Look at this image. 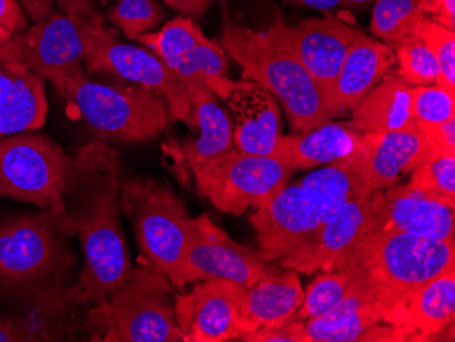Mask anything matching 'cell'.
Returning <instances> with one entry per match:
<instances>
[{
  "mask_svg": "<svg viewBox=\"0 0 455 342\" xmlns=\"http://www.w3.org/2000/svg\"><path fill=\"white\" fill-rule=\"evenodd\" d=\"M411 86L388 71L382 81L350 112V126L363 134L398 131L416 123L411 112Z\"/></svg>",
  "mask_w": 455,
  "mask_h": 342,
  "instance_id": "4316f807",
  "label": "cell"
},
{
  "mask_svg": "<svg viewBox=\"0 0 455 342\" xmlns=\"http://www.w3.org/2000/svg\"><path fill=\"white\" fill-rule=\"evenodd\" d=\"M190 171L199 195L232 216L270 203L293 172L272 155H251L235 147L202 161Z\"/></svg>",
  "mask_w": 455,
  "mask_h": 342,
  "instance_id": "30bf717a",
  "label": "cell"
},
{
  "mask_svg": "<svg viewBox=\"0 0 455 342\" xmlns=\"http://www.w3.org/2000/svg\"><path fill=\"white\" fill-rule=\"evenodd\" d=\"M120 203L147 264L167 275L173 290H180L186 231L191 219L183 201L170 186L145 178L120 185Z\"/></svg>",
  "mask_w": 455,
  "mask_h": 342,
  "instance_id": "ba28073f",
  "label": "cell"
},
{
  "mask_svg": "<svg viewBox=\"0 0 455 342\" xmlns=\"http://www.w3.org/2000/svg\"><path fill=\"white\" fill-rule=\"evenodd\" d=\"M395 65V51L364 33H357L337 78L330 120L350 115Z\"/></svg>",
  "mask_w": 455,
  "mask_h": 342,
  "instance_id": "603a6c76",
  "label": "cell"
},
{
  "mask_svg": "<svg viewBox=\"0 0 455 342\" xmlns=\"http://www.w3.org/2000/svg\"><path fill=\"white\" fill-rule=\"evenodd\" d=\"M364 150V134L350 123L326 122L304 134L280 135L272 157L292 171L331 164Z\"/></svg>",
  "mask_w": 455,
  "mask_h": 342,
  "instance_id": "cb8c5ba5",
  "label": "cell"
},
{
  "mask_svg": "<svg viewBox=\"0 0 455 342\" xmlns=\"http://www.w3.org/2000/svg\"><path fill=\"white\" fill-rule=\"evenodd\" d=\"M12 36L14 33L10 32L4 25H0V51L4 50V45L12 40Z\"/></svg>",
  "mask_w": 455,
  "mask_h": 342,
  "instance_id": "f6af8a7d",
  "label": "cell"
},
{
  "mask_svg": "<svg viewBox=\"0 0 455 342\" xmlns=\"http://www.w3.org/2000/svg\"><path fill=\"white\" fill-rule=\"evenodd\" d=\"M85 51V25L55 12L27 32L14 33L0 51V63H18L50 81L60 71L84 65Z\"/></svg>",
  "mask_w": 455,
  "mask_h": 342,
  "instance_id": "5bb4252c",
  "label": "cell"
},
{
  "mask_svg": "<svg viewBox=\"0 0 455 342\" xmlns=\"http://www.w3.org/2000/svg\"><path fill=\"white\" fill-rule=\"evenodd\" d=\"M411 117L418 124H438L455 116V91L435 85L415 86L411 94Z\"/></svg>",
  "mask_w": 455,
  "mask_h": 342,
  "instance_id": "836d02e7",
  "label": "cell"
},
{
  "mask_svg": "<svg viewBox=\"0 0 455 342\" xmlns=\"http://www.w3.org/2000/svg\"><path fill=\"white\" fill-rule=\"evenodd\" d=\"M250 342H308V338L304 330V322L293 321L283 328L259 334Z\"/></svg>",
  "mask_w": 455,
  "mask_h": 342,
  "instance_id": "f35d334b",
  "label": "cell"
},
{
  "mask_svg": "<svg viewBox=\"0 0 455 342\" xmlns=\"http://www.w3.org/2000/svg\"><path fill=\"white\" fill-rule=\"evenodd\" d=\"M383 191H372L337 206L295 249L275 260L304 274L339 269L360 242L380 228Z\"/></svg>",
  "mask_w": 455,
  "mask_h": 342,
  "instance_id": "7c38bea8",
  "label": "cell"
},
{
  "mask_svg": "<svg viewBox=\"0 0 455 342\" xmlns=\"http://www.w3.org/2000/svg\"><path fill=\"white\" fill-rule=\"evenodd\" d=\"M222 18L220 45L242 68L243 79L257 83L280 99L289 123L298 134L330 120L329 107L318 84L286 42L277 17L266 30H252Z\"/></svg>",
  "mask_w": 455,
  "mask_h": 342,
  "instance_id": "277c9868",
  "label": "cell"
},
{
  "mask_svg": "<svg viewBox=\"0 0 455 342\" xmlns=\"http://www.w3.org/2000/svg\"><path fill=\"white\" fill-rule=\"evenodd\" d=\"M76 235L66 209L50 208L0 221V303L30 342L68 341L74 330L68 277Z\"/></svg>",
  "mask_w": 455,
  "mask_h": 342,
  "instance_id": "6da1fadb",
  "label": "cell"
},
{
  "mask_svg": "<svg viewBox=\"0 0 455 342\" xmlns=\"http://www.w3.org/2000/svg\"><path fill=\"white\" fill-rule=\"evenodd\" d=\"M427 17L421 0H375L370 29L393 50L405 38L419 36Z\"/></svg>",
  "mask_w": 455,
  "mask_h": 342,
  "instance_id": "83f0119b",
  "label": "cell"
},
{
  "mask_svg": "<svg viewBox=\"0 0 455 342\" xmlns=\"http://www.w3.org/2000/svg\"><path fill=\"white\" fill-rule=\"evenodd\" d=\"M193 284L188 292L173 296L176 323L184 342L239 341L236 316L243 287L225 278Z\"/></svg>",
  "mask_w": 455,
  "mask_h": 342,
  "instance_id": "2e32d148",
  "label": "cell"
},
{
  "mask_svg": "<svg viewBox=\"0 0 455 342\" xmlns=\"http://www.w3.org/2000/svg\"><path fill=\"white\" fill-rule=\"evenodd\" d=\"M370 2H375V0H341V4H349V6H360Z\"/></svg>",
  "mask_w": 455,
  "mask_h": 342,
  "instance_id": "7dc6e473",
  "label": "cell"
},
{
  "mask_svg": "<svg viewBox=\"0 0 455 342\" xmlns=\"http://www.w3.org/2000/svg\"><path fill=\"white\" fill-rule=\"evenodd\" d=\"M107 2H108V0H93L94 4H101V6H102V4H106Z\"/></svg>",
  "mask_w": 455,
  "mask_h": 342,
  "instance_id": "c3c4849f",
  "label": "cell"
},
{
  "mask_svg": "<svg viewBox=\"0 0 455 342\" xmlns=\"http://www.w3.org/2000/svg\"><path fill=\"white\" fill-rule=\"evenodd\" d=\"M164 4H168L171 9L191 20H198L204 12L216 2V0H163Z\"/></svg>",
  "mask_w": 455,
  "mask_h": 342,
  "instance_id": "ab89813d",
  "label": "cell"
},
{
  "mask_svg": "<svg viewBox=\"0 0 455 342\" xmlns=\"http://www.w3.org/2000/svg\"><path fill=\"white\" fill-rule=\"evenodd\" d=\"M304 330L308 342H386L390 333L377 301L357 278L337 307L304 322Z\"/></svg>",
  "mask_w": 455,
  "mask_h": 342,
  "instance_id": "7402d4cb",
  "label": "cell"
},
{
  "mask_svg": "<svg viewBox=\"0 0 455 342\" xmlns=\"http://www.w3.org/2000/svg\"><path fill=\"white\" fill-rule=\"evenodd\" d=\"M288 2L319 10H330L341 4V0H288Z\"/></svg>",
  "mask_w": 455,
  "mask_h": 342,
  "instance_id": "ee69618b",
  "label": "cell"
},
{
  "mask_svg": "<svg viewBox=\"0 0 455 342\" xmlns=\"http://www.w3.org/2000/svg\"><path fill=\"white\" fill-rule=\"evenodd\" d=\"M454 208L411 186L383 191L380 228L426 239L454 240Z\"/></svg>",
  "mask_w": 455,
  "mask_h": 342,
  "instance_id": "44dd1931",
  "label": "cell"
},
{
  "mask_svg": "<svg viewBox=\"0 0 455 342\" xmlns=\"http://www.w3.org/2000/svg\"><path fill=\"white\" fill-rule=\"evenodd\" d=\"M455 265L413 290L383 314L386 325L400 329L405 341H434L454 323Z\"/></svg>",
  "mask_w": 455,
  "mask_h": 342,
  "instance_id": "d6986e66",
  "label": "cell"
},
{
  "mask_svg": "<svg viewBox=\"0 0 455 342\" xmlns=\"http://www.w3.org/2000/svg\"><path fill=\"white\" fill-rule=\"evenodd\" d=\"M186 88L199 137L184 140L176 147V157L180 164L191 170L202 161L234 149V120L220 106L219 99L204 84V79L186 84Z\"/></svg>",
  "mask_w": 455,
  "mask_h": 342,
  "instance_id": "484cf974",
  "label": "cell"
},
{
  "mask_svg": "<svg viewBox=\"0 0 455 342\" xmlns=\"http://www.w3.org/2000/svg\"><path fill=\"white\" fill-rule=\"evenodd\" d=\"M204 84L234 114V147L251 155H272L281 135L275 97L257 83L204 76Z\"/></svg>",
  "mask_w": 455,
  "mask_h": 342,
  "instance_id": "9a60e30c",
  "label": "cell"
},
{
  "mask_svg": "<svg viewBox=\"0 0 455 342\" xmlns=\"http://www.w3.org/2000/svg\"><path fill=\"white\" fill-rule=\"evenodd\" d=\"M347 265L377 301L383 318L388 308L455 265V242L379 228L360 242Z\"/></svg>",
  "mask_w": 455,
  "mask_h": 342,
  "instance_id": "8992f818",
  "label": "cell"
},
{
  "mask_svg": "<svg viewBox=\"0 0 455 342\" xmlns=\"http://www.w3.org/2000/svg\"><path fill=\"white\" fill-rule=\"evenodd\" d=\"M73 155L40 130L0 138V198L44 209H65Z\"/></svg>",
  "mask_w": 455,
  "mask_h": 342,
  "instance_id": "9c48e42d",
  "label": "cell"
},
{
  "mask_svg": "<svg viewBox=\"0 0 455 342\" xmlns=\"http://www.w3.org/2000/svg\"><path fill=\"white\" fill-rule=\"evenodd\" d=\"M53 2L59 12L73 18L78 24L85 27L104 25V18L100 14L93 0H53Z\"/></svg>",
  "mask_w": 455,
  "mask_h": 342,
  "instance_id": "d590c367",
  "label": "cell"
},
{
  "mask_svg": "<svg viewBox=\"0 0 455 342\" xmlns=\"http://www.w3.org/2000/svg\"><path fill=\"white\" fill-rule=\"evenodd\" d=\"M303 298L299 273L275 265L257 284L243 288L236 316L239 341L250 342L296 321Z\"/></svg>",
  "mask_w": 455,
  "mask_h": 342,
  "instance_id": "ac0fdd59",
  "label": "cell"
},
{
  "mask_svg": "<svg viewBox=\"0 0 455 342\" xmlns=\"http://www.w3.org/2000/svg\"><path fill=\"white\" fill-rule=\"evenodd\" d=\"M429 18L441 27L455 32V0H439Z\"/></svg>",
  "mask_w": 455,
  "mask_h": 342,
  "instance_id": "7bdbcfd3",
  "label": "cell"
},
{
  "mask_svg": "<svg viewBox=\"0 0 455 342\" xmlns=\"http://www.w3.org/2000/svg\"><path fill=\"white\" fill-rule=\"evenodd\" d=\"M0 342H29V338L12 316L0 313Z\"/></svg>",
  "mask_w": 455,
  "mask_h": 342,
  "instance_id": "b9f144b4",
  "label": "cell"
},
{
  "mask_svg": "<svg viewBox=\"0 0 455 342\" xmlns=\"http://www.w3.org/2000/svg\"><path fill=\"white\" fill-rule=\"evenodd\" d=\"M273 266V262L235 242L208 214L188 219L180 290L196 281L208 278H225L240 287L250 288Z\"/></svg>",
  "mask_w": 455,
  "mask_h": 342,
  "instance_id": "4fadbf2b",
  "label": "cell"
},
{
  "mask_svg": "<svg viewBox=\"0 0 455 342\" xmlns=\"http://www.w3.org/2000/svg\"><path fill=\"white\" fill-rule=\"evenodd\" d=\"M119 153L97 140L73 153L63 201L85 262L68 290L74 308L93 306L126 281L132 265L120 224Z\"/></svg>",
  "mask_w": 455,
  "mask_h": 342,
  "instance_id": "7a4b0ae2",
  "label": "cell"
},
{
  "mask_svg": "<svg viewBox=\"0 0 455 342\" xmlns=\"http://www.w3.org/2000/svg\"><path fill=\"white\" fill-rule=\"evenodd\" d=\"M370 193L364 150L314 171L295 185H286L252 213L258 254L275 262L315 231L337 206Z\"/></svg>",
  "mask_w": 455,
  "mask_h": 342,
  "instance_id": "3957f363",
  "label": "cell"
},
{
  "mask_svg": "<svg viewBox=\"0 0 455 342\" xmlns=\"http://www.w3.org/2000/svg\"><path fill=\"white\" fill-rule=\"evenodd\" d=\"M439 0H421V6H423L424 12L427 15H431L435 10L436 4H438Z\"/></svg>",
  "mask_w": 455,
  "mask_h": 342,
  "instance_id": "bcb514c9",
  "label": "cell"
},
{
  "mask_svg": "<svg viewBox=\"0 0 455 342\" xmlns=\"http://www.w3.org/2000/svg\"><path fill=\"white\" fill-rule=\"evenodd\" d=\"M20 6L24 7L25 12L30 18L33 24L44 21L50 15L56 12L53 0H20Z\"/></svg>",
  "mask_w": 455,
  "mask_h": 342,
  "instance_id": "60d3db41",
  "label": "cell"
},
{
  "mask_svg": "<svg viewBox=\"0 0 455 342\" xmlns=\"http://www.w3.org/2000/svg\"><path fill=\"white\" fill-rule=\"evenodd\" d=\"M421 40L435 56L441 70L439 85L455 91V32L427 17L419 32Z\"/></svg>",
  "mask_w": 455,
  "mask_h": 342,
  "instance_id": "e575fe53",
  "label": "cell"
},
{
  "mask_svg": "<svg viewBox=\"0 0 455 342\" xmlns=\"http://www.w3.org/2000/svg\"><path fill=\"white\" fill-rule=\"evenodd\" d=\"M439 150L418 123L398 131L364 134V171L371 191L395 187Z\"/></svg>",
  "mask_w": 455,
  "mask_h": 342,
  "instance_id": "ffe728a7",
  "label": "cell"
},
{
  "mask_svg": "<svg viewBox=\"0 0 455 342\" xmlns=\"http://www.w3.org/2000/svg\"><path fill=\"white\" fill-rule=\"evenodd\" d=\"M441 152L455 155V116L438 124H419Z\"/></svg>",
  "mask_w": 455,
  "mask_h": 342,
  "instance_id": "74e56055",
  "label": "cell"
},
{
  "mask_svg": "<svg viewBox=\"0 0 455 342\" xmlns=\"http://www.w3.org/2000/svg\"><path fill=\"white\" fill-rule=\"evenodd\" d=\"M355 282L356 273L349 265L321 272L304 292L303 303L296 314V321H313L333 310L347 295L350 288L354 287Z\"/></svg>",
  "mask_w": 455,
  "mask_h": 342,
  "instance_id": "f1b7e54d",
  "label": "cell"
},
{
  "mask_svg": "<svg viewBox=\"0 0 455 342\" xmlns=\"http://www.w3.org/2000/svg\"><path fill=\"white\" fill-rule=\"evenodd\" d=\"M84 68L89 74L126 81L156 91L167 101L172 120L183 122L191 130L196 129L183 79L148 48L120 42L106 24L86 27Z\"/></svg>",
  "mask_w": 455,
  "mask_h": 342,
  "instance_id": "8fae6325",
  "label": "cell"
},
{
  "mask_svg": "<svg viewBox=\"0 0 455 342\" xmlns=\"http://www.w3.org/2000/svg\"><path fill=\"white\" fill-rule=\"evenodd\" d=\"M163 9L156 0H117L107 18L130 40L149 33L163 22Z\"/></svg>",
  "mask_w": 455,
  "mask_h": 342,
  "instance_id": "d6a6232c",
  "label": "cell"
},
{
  "mask_svg": "<svg viewBox=\"0 0 455 342\" xmlns=\"http://www.w3.org/2000/svg\"><path fill=\"white\" fill-rule=\"evenodd\" d=\"M408 185L455 208V155L436 150L411 172Z\"/></svg>",
  "mask_w": 455,
  "mask_h": 342,
  "instance_id": "1f68e13d",
  "label": "cell"
},
{
  "mask_svg": "<svg viewBox=\"0 0 455 342\" xmlns=\"http://www.w3.org/2000/svg\"><path fill=\"white\" fill-rule=\"evenodd\" d=\"M48 83L78 109L102 139L145 142L160 135L172 120L170 107L160 94L126 81H93L84 65L60 71Z\"/></svg>",
  "mask_w": 455,
  "mask_h": 342,
  "instance_id": "5b68a950",
  "label": "cell"
},
{
  "mask_svg": "<svg viewBox=\"0 0 455 342\" xmlns=\"http://www.w3.org/2000/svg\"><path fill=\"white\" fill-rule=\"evenodd\" d=\"M0 25L12 33H24L30 28V18L20 0H0Z\"/></svg>",
  "mask_w": 455,
  "mask_h": 342,
  "instance_id": "8d00e7d4",
  "label": "cell"
},
{
  "mask_svg": "<svg viewBox=\"0 0 455 342\" xmlns=\"http://www.w3.org/2000/svg\"><path fill=\"white\" fill-rule=\"evenodd\" d=\"M204 37V32L194 20L179 17L164 25L158 32L140 35L135 42L145 45L171 68Z\"/></svg>",
  "mask_w": 455,
  "mask_h": 342,
  "instance_id": "f546056e",
  "label": "cell"
},
{
  "mask_svg": "<svg viewBox=\"0 0 455 342\" xmlns=\"http://www.w3.org/2000/svg\"><path fill=\"white\" fill-rule=\"evenodd\" d=\"M47 114L45 79L18 63H0V138L40 130Z\"/></svg>",
  "mask_w": 455,
  "mask_h": 342,
  "instance_id": "d4e9b609",
  "label": "cell"
},
{
  "mask_svg": "<svg viewBox=\"0 0 455 342\" xmlns=\"http://www.w3.org/2000/svg\"><path fill=\"white\" fill-rule=\"evenodd\" d=\"M283 37L331 104L339 70L359 30L337 18H308L298 27L281 24ZM330 115V114H329Z\"/></svg>",
  "mask_w": 455,
  "mask_h": 342,
  "instance_id": "e0dca14e",
  "label": "cell"
},
{
  "mask_svg": "<svg viewBox=\"0 0 455 342\" xmlns=\"http://www.w3.org/2000/svg\"><path fill=\"white\" fill-rule=\"evenodd\" d=\"M393 51L398 65L395 70L409 86L415 88L439 84L441 70L438 62L420 36L405 38Z\"/></svg>",
  "mask_w": 455,
  "mask_h": 342,
  "instance_id": "4dcf8cb0",
  "label": "cell"
},
{
  "mask_svg": "<svg viewBox=\"0 0 455 342\" xmlns=\"http://www.w3.org/2000/svg\"><path fill=\"white\" fill-rule=\"evenodd\" d=\"M93 342H184L176 323L173 287L150 265L132 267L126 281L86 313Z\"/></svg>",
  "mask_w": 455,
  "mask_h": 342,
  "instance_id": "52a82bcc",
  "label": "cell"
}]
</instances>
